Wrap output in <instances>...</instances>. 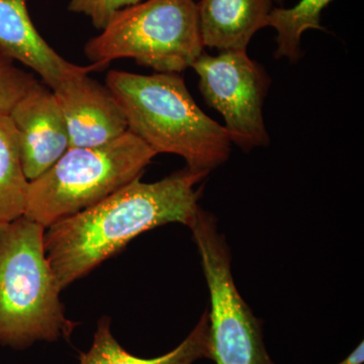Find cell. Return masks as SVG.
<instances>
[{"label":"cell","instance_id":"1","mask_svg":"<svg viewBox=\"0 0 364 364\" xmlns=\"http://www.w3.org/2000/svg\"><path fill=\"white\" fill-rule=\"evenodd\" d=\"M208 174L186 167L152 183L136 178L97 205L47 228L46 254L61 289L144 232L170 223L193 226L200 210L196 186Z\"/></svg>","mask_w":364,"mask_h":364},{"label":"cell","instance_id":"2","mask_svg":"<svg viewBox=\"0 0 364 364\" xmlns=\"http://www.w3.org/2000/svg\"><path fill=\"white\" fill-rule=\"evenodd\" d=\"M105 85L121 105L129 131L156 154L178 155L188 169L208 173L229 159V133L196 105L178 73L112 70Z\"/></svg>","mask_w":364,"mask_h":364},{"label":"cell","instance_id":"3","mask_svg":"<svg viewBox=\"0 0 364 364\" xmlns=\"http://www.w3.org/2000/svg\"><path fill=\"white\" fill-rule=\"evenodd\" d=\"M45 230L25 215L0 223V345L14 350L67 339L75 328L46 254Z\"/></svg>","mask_w":364,"mask_h":364},{"label":"cell","instance_id":"4","mask_svg":"<svg viewBox=\"0 0 364 364\" xmlns=\"http://www.w3.org/2000/svg\"><path fill=\"white\" fill-rule=\"evenodd\" d=\"M156 155L130 131L107 145L70 147L30 181L23 215L47 229L140 178Z\"/></svg>","mask_w":364,"mask_h":364},{"label":"cell","instance_id":"5","mask_svg":"<svg viewBox=\"0 0 364 364\" xmlns=\"http://www.w3.org/2000/svg\"><path fill=\"white\" fill-rule=\"evenodd\" d=\"M203 48L195 0H146L114 14L85 52L100 69L130 58L158 73H181Z\"/></svg>","mask_w":364,"mask_h":364},{"label":"cell","instance_id":"6","mask_svg":"<svg viewBox=\"0 0 364 364\" xmlns=\"http://www.w3.org/2000/svg\"><path fill=\"white\" fill-rule=\"evenodd\" d=\"M191 230L210 291V358L215 364H274L260 322L235 284L231 252L214 215L200 208Z\"/></svg>","mask_w":364,"mask_h":364},{"label":"cell","instance_id":"7","mask_svg":"<svg viewBox=\"0 0 364 364\" xmlns=\"http://www.w3.org/2000/svg\"><path fill=\"white\" fill-rule=\"evenodd\" d=\"M191 68L200 78V93L208 107L219 112L232 144L248 153L270 142L263 105L269 76L245 50L203 53Z\"/></svg>","mask_w":364,"mask_h":364},{"label":"cell","instance_id":"8","mask_svg":"<svg viewBox=\"0 0 364 364\" xmlns=\"http://www.w3.org/2000/svg\"><path fill=\"white\" fill-rule=\"evenodd\" d=\"M82 72L52 88L66 122L70 147H97L129 131L121 105L107 85Z\"/></svg>","mask_w":364,"mask_h":364},{"label":"cell","instance_id":"9","mask_svg":"<svg viewBox=\"0 0 364 364\" xmlns=\"http://www.w3.org/2000/svg\"><path fill=\"white\" fill-rule=\"evenodd\" d=\"M28 181L47 171L70 148L66 122L51 88L38 82L11 112Z\"/></svg>","mask_w":364,"mask_h":364},{"label":"cell","instance_id":"10","mask_svg":"<svg viewBox=\"0 0 364 364\" xmlns=\"http://www.w3.org/2000/svg\"><path fill=\"white\" fill-rule=\"evenodd\" d=\"M26 2L0 0V52L32 69L51 90L75 74L100 69L76 65L55 51L33 26Z\"/></svg>","mask_w":364,"mask_h":364},{"label":"cell","instance_id":"11","mask_svg":"<svg viewBox=\"0 0 364 364\" xmlns=\"http://www.w3.org/2000/svg\"><path fill=\"white\" fill-rule=\"evenodd\" d=\"M274 1L279 0H200L196 9L203 47L247 51L253 36L267 26Z\"/></svg>","mask_w":364,"mask_h":364},{"label":"cell","instance_id":"12","mask_svg":"<svg viewBox=\"0 0 364 364\" xmlns=\"http://www.w3.org/2000/svg\"><path fill=\"white\" fill-rule=\"evenodd\" d=\"M203 358H210L208 312L176 348L155 358H136L129 353L112 335L109 318H102L90 348L81 354L79 364H193Z\"/></svg>","mask_w":364,"mask_h":364},{"label":"cell","instance_id":"13","mask_svg":"<svg viewBox=\"0 0 364 364\" xmlns=\"http://www.w3.org/2000/svg\"><path fill=\"white\" fill-rule=\"evenodd\" d=\"M28 183L13 119L9 112H0V223L25 214Z\"/></svg>","mask_w":364,"mask_h":364},{"label":"cell","instance_id":"14","mask_svg":"<svg viewBox=\"0 0 364 364\" xmlns=\"http://www.w3.org/2000/svg\"><path fill=\"white\" fill-rule=\"evenodd\" d=\"M332 0H299L291 9L277 7L270 11L267 26L277 31V59L296 61L301 57V38L310 28L324 30L321 26V14Z\"/></svg>","mask_w":364,"mask_h":364},{"label":"cell","instance_id":"15","mask_svg":"<svg viewBox=\"0 0 364 364\" xmlns=\"http://www.w3.org/2000/svg\"><path fill=\"white\" fill-rule=\"evenodd\" d=\"M39 81L0 52V112H9Z\"/></svg>","mask_w":364,"mask_h":364},{"label":"cell","instance_id":"16","mask_svg":"<svg viewBox=\"0 0 364 364\" xmlns=\"http://www.w3.org/2000/svg\"><path fill=\"white\" fill-rule=\"evenodd\" d=\"M143 0H70L69 11L88 16L95 28L102 30L114 14Z\"/></svg>","mask_w":364,"mask_h":364},{"label":"cell","instance_id":"17","mask_svg":"<svg viewBox=\"0 0 364 364\" xmlns=\"http://www.w3.org/2000/svg\"><path fill=\"white\" fill-rule=\"evenodd\" d=\"M364 361V343L361 341L353 351L338 364H363Z\"/></svg>","mask_w":364,"mask_h":364}]
</instances>
